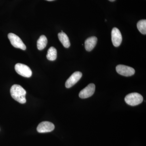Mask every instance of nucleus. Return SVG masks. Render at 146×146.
Returning a JSON list of instances; mask_svg holds the SVG:
<instances>
[{
  "mask_svg": "<svg viewBox=\"0 0 146 146\" xmlns=\"http://www.w3.org/2000/svg\"><path fill=\"white\" fill-rule=\"evenodd\" d=\"M58 37L59 40L62 43L63 46L65 48H68L70 46V43L69 37L64 32L59 33L58 34Z\"/></svg>",
  "mask_w": 146,
  "mask_h": 146,
  "instance_id": "11",
  "label": "nucleus"
},
{
  "mask_svg": "<svg viewBox=\"0 0 146 146\" xmlns=\"http://www.w3.org/2000/svg\"><path fill=\"white\" fill-rule=\"evenodd\" d=\"M111 36L113 45L115 47L119 46L122 41V36L119 30L117 28H114L111 32Z\"/></svg>",
  "mask_w": 146,
  "mask_h": 146,
  "instance_id": "7",
  "label": "nucleus"
},
{
  "mask_svg": "<svg viewBox=\"0 0 146 146\" xmlns=\"http://www.w3.org/2000/svg\"><path fill=\"white\" fill-rule=\"evenodd\" d=\"M46 1H54V0H46Z\"/></svg>",
  "mask_w": 146,
  "mask_h": 146,
  "instance_id": "16",
  "label": "nucleus"
},
{
  "mask_svg": "<svg viewBox=\"0 0 146 146\" xmlns=\"http://www.w3.org/2000/svg\"><path fill=\"white\" fill-rule=\"evenodd\" d=\"M48 40L46 37L44 35H41L37 40V47L39 50H41L44 49L46 46Z\"/></svg>",
  "mask_w": 146,
  "mask_h": 146,
  "instance_id": "12",
  "label": "nucleus"
},
{
  "mask_svg": "<svg viewBox=\"0 0 146 146\" xmlns=\"http://www.w3.org/2000/svg\"><path fill=\"white\" fill-rule=\"evenodd\" d=\"M82 73L80 72H76L73 73L65 82L66 88H70L74 86L81 78Z\"/></svg>",
  "mask_w": 146,
  "mask_h": 146,
  "instance_id": "9",
  "label": "nucleus"
},
{
  "mask_svg": "<svg viewBox=\"0 0 146 146\" xmlns=\"http://www.w3.org/2000/svg\"><path fill=\"white\" fill-rule=\"evenodd\" d=\"M125 100L127 104L135 106L141 104L143 100V98L141 94L133 93L127 95L125 98Z\"/></svg>",
  "mask_w": 146,
  "mask_h": 146,
  "instance_id": "2",
  "label": "nucleus"
},
{
  "mask_svg": "<svg viewBox=\"0 0 146 146\" xmlns=\"http://www.w3.org/2000/svg\"><path fill=\"white\" fill-rule=\"evenodd\" d=\"M15 69L16 72L24 77H31L32 74L30 68L25 64L17 63L15 65Z\"/></svg>",
  "mask_w": 146,
  "mask_h": 146,
  "instance_id": "3",
  "label": "nucleus"
},
{
  "mask_svg": "<svg viewBox=\"0 0 146 146\" xmlns=\"http://www.w3.org/2000/svg\"><path fill=\"white\" fill-rule=\"evenodd\" d=\"M137 28L142 34H146V20H141L137 23Z\"/></svg>",
  "mask_w": 146,
  "mask_h": 146,
  "instance_id": "14",
  "label": "nucleus"
},
{
  "mask_svg": "<svg viewBox=\"0 0 146 146\" xmlns=\"http://www.w3.org/2000/svg\"><path fill=\"white\" fill-rule=\"evenodd\" d=\"M8 37L13 47L23 50L26 49L25 45L18 35L14 33H9L8 35Z\"/></svg>",
  "mask_w": 146,
  "mask_h": 146,
  "instance_id": "4",
  "label": "nucleus"
},
{
  "mask_svg": "<svg viewBox=\"0 0 146 146\" xmlns=\"http://www.w3.org/2000/svg\"><path fill=\"white\" fill-rule=\"evenodd\" d=\"M108 1H110L113 2L114 1H115V0H108Z\"/></svg>",
  "mask_w": 146,
  "mask_h": 146,
  "instance_id": "15",
  "label": "nucleus"
},
{
  "mask_svg": "<svg viewBox=\"0 0 146 146\" xmlns=\"http://www.w3.org/2000/svg\"><path fill=\"white\" fill-rule=\"evenodd\" d=\"M116 70L118 74L125 76H131L134 75L135 73L133 68L125 65H118L116 67Z\"/></svg>",
  "mask_w": 146,
  "mask_h": 146,
  "instance_id": "5",
  "label": "nucleus"
},
{
  "mask_svg": "<svg viewBox=\"0 0 146 146\" xmlns=\"http://www.w3.org/2000/svg\"><path fill=\"white\" fill-rule=\"evenodd\" d=\"M47 59L51 61H54L57 58V50L54 47H51L49 49L46 55Z\"/></svg>",
  "mask_w": 146,
  "mask_h": 146,
  "instance_id": "13",
  "label": "nucleus"
},
{
  "mask_svg": "<svg viewBox=\"0 0 146 146\" xmlns=\"http://www.w3.org/2000/svg\"><path fill=\"white\" fill-rule=\"evenodd\" d=\"M54 128V125L52 123L44 121L39 124L37 127V131L39 133H47L52 131Z\"/></svg>",
  "mask_w": 146,
  "mask_h": 146,
  "instance_id": "8",
  "label": "nucleus"
},
{
  "mask_svg": "<svg viewBox=\"0 0 146 146\" xmlns=\"http://www.w3.org/2000/svg\"><path fill=\"white\" fill-rule=\"evenodd\" d=\"M98 39L96 36H93L87 38L85 41V48L86 51H91L96 45Z\"/></svg>",
  "mask_w": 146,
  "mask_h": 146,
  "instance_id": "10",
  "label": "nucleus"
},
{
  "mask_svg": "<svg viewBox=\"0 0 146 146\" xmlns=\"http://www.w3.org/2000/svg\"><path fill=\"white\" fill-rule=\"evenodd\" d=\"M96 86L94 84H89L80 92L79 96L82 99L87 98L93 96L95 92Z\"/></svg>",
  "mask_w": 146,
  "mask_h": 146,
  "instance_id": "6",
  "label": "nucleus"
},
{
  "mask_svg": "<svg viewBox=\"0 0 146 146\" xmlns=\"http://www.w3.org/2000/svg\"><path fill=\"white\" fill-rule=\"evenodd\" d=\"M11 97L16 101L24 104L26 102V91L23 88L18 84H14L10 89Z\"/></svg>",
  "mask_w": 146,
  "mask_h": 146,
  "instance_id": "1",
  "label": "nucleus"
}]
</instances>
